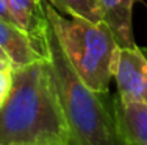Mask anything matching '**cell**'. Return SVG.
Returning <instances> with one entry per match:
<instances>
[{
  "label": "cell",
  "mask_w": 147,
  "mask_h": 145,
  "mask_svg": "<svg viewBox=\"0 0 147 145\" xmlns=\"http://www.w3.org/2000/svg\"><path fill=\"white\" fill-rule=\"evenodd\" d=\"M16 25L27 31L39 44L45 45V33H47L49 20L45 14L47 0H5Z\"/></svg>",
  "instance_id": "obj_8"
},
{
  "label": "cell",
  "mask_w": 147,
  "mask_h": 145,
  "mask_svg": "<svg viewBox=\"0 0 147 145\" xmlns=\"http://www.w3.org/2000/svg\"><path fill=\"white\" fill-rule=\"evenodd\" d=\"M47 20L61 44L64 55L78 77L92 91L107 94L114 77L119 47L107 23L66 17L50 3H45Z\"/></svg>",
  "instance_id": "obj_3"
},
{
  "label": "cell",
  "mask_w": 147,
  "mask_h": 145,
  "mask_svg": "<svg viewBox=\"0 0 147 145\" xmlns=\"http://www.w3.org/2000/svg\"><path fill=\"white\" fill-rule=\"evenodd\" d=\"M139 0H99L103 23L113 31L121 48L136 47L133 37V8Z\"/></svg>",
  "instance_id": "obj_7"
},
{
  "label": "cell",
  "mask_w": 147,
  "mask_h": 145,
  "mask_svg": "<svg viewBox=\"0 0 147 145\" xmlns=\"http://www.w3.org/2000/svg\"><path fill=\"white\" fill-rule=\"evenodd\" d=\"M58 13L69 17L85 19L92 23H102L103 16L99 0H47Z\"/></svg>",
  "instance_id": "obj_9"
},
{
  "label": "cell",
  "mask_w": 147,
  "mask_h": 145,
  "mask_svg": "<svg viewBox=\"0 0 147 145\" xmlns=\"http://www.w3.org/2000/svg\"><path fill=\"white\" fill-rule=\"evenodd\" d=\"M117 130L127 145H147V105L113 95Z\"/></svg>",
  "instance_id": "obj_6"
},
{
  "label": "cell",
  "mask_w": 147,
  "mask_h": 145,
  "mask_svg": "<svg viewBox=\"0 0 147 145\" xmlns=\"http://www.w3.org/2000/svg\"><path fill=\"white\" fill-rule=\"evenodd\" d=\"M13 70L14 69H6L0 72V109L5 105L6 98L9 97L13 88Z\"/></svg>",
  "instance_id": "obj_10"
},
{
  "label": "cell",
  "mask_w": 147,
  "mask_h": 145,
  "mask_svg": "<svg viewBox=\"0 0 147 145\" xmlns=\"http://www.w3.org/2000/svg\"><path fill=\"white\" fill-rule=\"evenodd\" d=\"M113 78L121 98L147 105V58L141 47L119 50Z\"/></svg>",
  "instance_id": "obj_4"
},
{
  "label": "cell",
  "mask_w": 147,
  "mask_h": 145,
  "mask_svg": "<svg viewBox=\"0 0 147 145\" xmlns=\"http://www.w3.org/2000/svg\"><path fill=\"white\" fill-rule=\"evenodd\" d=\"M6 69H13V63H11V59L6 56L5 51L0 50V72L6 70Z\"/></svg>",
  "instance_id": "obj_12"
},
{
  "label": "cell",
  "mask_w": 147,
  "mask_h": 145,
  "mask_svg": "<svg viewBox=\"0 0 147 145\" xmlns=\"http://www.w3.org/2000/svg\"><path fill=\"white\" fill-rule=\"evenodd\" d=\"M141 51L144 53V56L147 58V47H141Z\"/></svg>",
  "instance_id": "obj_13"
},
{
  "label": "cell",
  "mask_w": 147,
  "mask_h": 145,
  "mask_svg": "<svg viewBox=\"0 0 147 145\" xmlns=\"http://www.w3.org/2000/svg\"><path fill=\"white\" fill-rule=\"evenodd\" d=\"M0 19H2V20H6V22L16 23L14 19H13V16H11V11H9V8H8V5H6L5 0H0Z\"/></svg>",
  "instance_id": "obj_11"
},
{
  "label": "cell",
  "mask_w": 147,
  "mask_h": 145,
  "mask_svg": "<svg viewBox=\"0 0 147 145\" xmlns=\"http://www.w3.org/2000/svg\"><path fill=\"white\" fill-rule=\"evenodd\" d=\"M47 61L75 145H127L117 130L113 95L96 92L86 84L64 55L52 25L45 33Z\"/></svg>",
  "instance_id": "obj_2"
},
{
  "label": "cell",
  "mask_w": 147,
  "mask_h": 145,
  "mask_svg": "<svg viewBox=\"0 0 147 145\" xmlns=\"http://www.w3.org/2000/svg\"><path fill=\"white\" fill-rule=\"evenodd\" d=\"M0 50L11 59L13 69L25 67L47 58V47H41L27 31L13 22L0 19Z\"/></svg>",
  "instance_id": "obj_5"
},
{
  "label": "cell",
  "mask_w": 147,
  "mask_h": 145,
  "mask_svg": "<svg viewBox=\"0 0 147 145\" xmlns=\"http://www.w3.org/2000/svg\"><path fill=\"white\" fill-rule=\"evenodd\" d=\"M0 145H75L47 58L13 70L0 109Z\"/></svg>",
  "instance_id": "obj_1"
}]
</instances>
